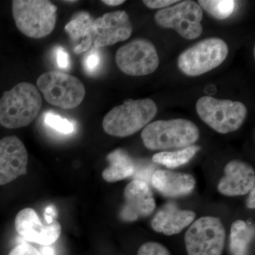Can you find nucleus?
Wrapping results in <instances>:
<instances>
[{
  "label": "nucleus",
  "mask_w": 255,
  "mask_h": 255,
  "mask_svg": "<svg viewBox=\"0 0 255 255\" xmlns=\"http://www.w3.org/2000/svg\"><path fill=\"white\" fill-rule=\"evenodd\" d=\"M42 107L41 94L33 84L20 82L0 98V126L9 129L27 127Z\"/></svg>",
  "instance_id": "nucleus-1"
},
{
  "label": "nucleus",
  "mask_w": 255,
  "mask_h": 255,
  "mask_svg": "<svg viewBox=\"0 0 255 255\" xmlns=\"http://www.w3.org/2000/svg\"><path fill=\"white\" fill-rule=\"evenodd\" d=\"M157 112V105L150 99L126 100L106 114L102 126L112 136H130L148 125Z\"/></svg>",
  "instance_id": "nucleus-2"
},
{
  "label": "nucleus",
  "mask_w": 255,
  "mask_h": 255,
  "mask_svg": "<svg viewBox=\"0 0 255 255\" xmlns=\"http://www.w3.org/2000/svg\"><path fill=\"white\" fill-rule=\"evenodd\" d=\"M199 135L195 124L183 119L156 121L146 126L141 133L144 145L151 150L189 147Z\"/></svg>",
  "instance_id": "nucleus-3"
},
{
  "label": "nucleus",
  "mask_w": 255,
  "mask_h": 255,
  "mask_svg": "<svg viewBox=\"0 0 255 255\" xmlns=\"http://www.w3.org/2000/svg\"><path fill=\"white\" fill-rule=\"evenodd\" d=\"M12 14L16 27L31 38H43L53 32L58 7L48 0H14Z\"/></svg>",
  "instance_id": "nucleus-4"
},
{
  "label": "nucleus",
  "mask_w": 255,
  "mask_h": 255,
  "mask_svg": "<svg viewBox=\"0 0 255 255\" xmlns=\"http://www.w3.org/2000/svg\"><path fill=\"white\" fill-rule=\"evenodd\" d=\"M196 109L201 120L221 134L238 130L248 115L247 107L242 102L218 100L209 96L201 97Z\"/></svg>",
  "instance_id": "nucleus-5"
},
{
  "label": "nucleus",
  "mask_w": 255,
  "mask_h": 255,
  "mask_svg": "<svg viewBox=\"0 0 255 255\" xmlns=\"http://www.w3.org/2000/svg\"><path fill=\"white\" fill-rule=\"evenodd\" d=\"M37 89L51 105L64 110H73L81 105L86 90L76 77L63 72L42 74L36 82Z\"/></svg>",
  "instance_id": "nucleus-6"
},
{
  "label": "nucleus",
  "mask_w": 255,
  "mask_h": 255,
  "mask_svg": "<svg viewBox=\"0 0 255 255\" xmlns=\"http://www.w3.org/2000/svg\"><path fill=\"white\" fill-rule=\"evenodd\" d=\"M228 51V45L221 38H206L181 53L178 68L187 76H199L221 65Z\"/></svg>",
  "instance_id": "nucleus-7"
},
{
  "label": "nucleus",
  "mask_w": 255,
  "mask_h": 255,
  "mask_svg": "<svg viewBox=\"0 0 255 255\" xmlns=\"http://www.w3.org/2000/svg\"><path fill=\"white\" fill-rule=\"evenodd\" d=\"M226 236V229L219 218H200L191 225L184 236L187 254L221 255Z\"/></svg>",
  "instance_id": "nucleus-8"
},
{
  "label": "nucleus",
  "mask_w": 255,
  "mask_h": 255,
  "mask_svg": "<svg viewBox=\"0 0 255 255\" xmlns=\"http://www.w3.org/2000/svg\"><path fill=\"white\" fill-rule=\"evenodd\" d=\"M203 11L198 3L187 0L171 7L159 10L155 15L161 27L172 28L183 38L195 39L203 32Z\"/></svg>",
  "instance_id": "nucleus-9"
},
{
  "label": "nucleus",
  "mask_w": 255,
  "mask_h": 255,
  "mask_svg": "<svg viewBox=\"0 0 255 255\" xmlns=\"http://www.w3.org/2000/svg\"><path fill=\"white\" fill-rule=\"evenodd\" d=\"M116 63L121 71L126 75L139 77L154 73L158 68L159 60L152 43L139 38L117 50Z\"/></svg>",
  "instance_id": "nucleus-10"
},
{
  "label": "nucleus",
  "mask_w": 255,
  "mask_h": 255,
  "mask_svg": "<svg viewBox=\"0 0 255 255\" xmlns=\"http://www.w3.org/2000/svg\"><path fill=\"white\" fill-rule=\"evenodd\" d=\"M54 208L48 207L45 212L46 223H43L36 211L31 208L20 211L15 218L16 231L27 241L48 246L59 239L61 225L53 219Z\"/></svg>",
  "instance_id": "nucleus-11"
},
{
  "label": "nucleus",
  "mask_w": 255,
  "mask_h": 255,
  "mask_svg": "<svg viewBox=\"0 0 255 255\" xmlns=\"http://www.w3.org/2000/svg\"><path fill=\"white\" fill-rule=\"evenodd\" d=\"M132 31V23L127 11L119 10L107 13L94 21V47L102 48L127 41L131 36Z\"/></svg>",
  "instance_id": "nucleus-12"
},
{
  "label": "nucleus",
  "mask_w": 255,
  "mask_h": 255,
  "mask_svg": "<svg viewBox=\"0 0 255 255\" xmlns=\"http://www.w3.org/2000/svg\"><path fill=\"white\" fill-rule=\"evenodd\" d=\"M28 155L24 144L16 136L0 140V185L27 173Z\"/></svg>",
  "instance_id": "nucleus-13"
},
{
  "label": "nucleus",
  "mask_w": 255,
  "mask_h": 255,
  "mask_svg": "<svg viewBox=\"0 0 255 255\" xmlns=\"http://www.w3.org/2000/svg\"><path fill=\"white\" fill-rule=\"evenodd\" d=\"M124 204L120 211V218L125 222H133L147 217L155 209V200L147 183L132 181L124 191Z\"/></svg>",
  "instance_id": "nucleus-14"
},
{
  "label": "nucleus",
  "mask_w": 255,
  "mask_h": 255,
  "mask_svg": "<svg viewBox=\"0 0 255 255\" xmlns=\"http://www.w3.org/2000/svg\"><path fill=\"white\" fill-rule=\"evenodd\" d=\"M255 169L247 162L232 160L226 164L218 190L228 196L246 195L255 188Z\"/></svg>",
  "instance_id": "nucleus-15"
},
{
  "label": "nucleus",
  "mask_w": 255,
  "mask_h": 255,
  "mask_svg": "<svg viewBox=\"0 0 255 255\" xmlns=\"http://www.w3.org/2000/svg\"><path fill=\"white\" fill-rule=\"evenodd\" d=\"M195 218L194 211L179 209L175 203L169 202L157 211L151 221V226L155 232L173 236L182 232Z\"/></svg>",
  "instance_id": "nucleus-16"
},
{
  "label": "nucleus",
  "mask_w": 255,
  "mask_h": 255,
  "mask_svg": "<svg viewBox=\"0 0 255 255\" xmlns=\"http://www.w3.org/2000/svg\"><path fill=\"white\" fill-rule=\"evenodd\" d=\"M151 183L162 195L177 198L191 194L195 188L196 179L191 174L159 169L152 174Z\"/></svg>",
  "instance_id": "nucleus-17"
},
{
  "label": "nucleus",
  "mask_w": 255,
  "mask_h": 255,
  "mask_svg": "<svg viewBox=\"0 0 255 255\" xmlns=\"http://www.w3.org/2000/svg\"><path fill=\"white\" fill-rule=\"evenodd\" d=\"M94 19L87 11L79 12L65 26L70 41L73 44V50L76 54H82L93 45L92 25Z\"/></svg>",
  "instance_id": "nucleus-18"
},
{
  "label": "nucleus",
  "mask_w": 255,
  "mask_h": 255,
  "mask_svg": "<svg viewBox=\"0 0 255 255\" xmlns=\"http://www.w3.org/2000/svg\"><path fill=\"white\" fill-rule=\"evenodd\" d=\"M107 158L110 166L102 172V177L106 182H118L135 174V163L127 151L117 149L109 154Z\"/></svg>",
  "instance_id": "nucleus-19"
},
{
  "label": "nucleus",
  "mask_w": 255,
  "mask_h": 255,
  "mask_svg": "<svg viewBox=\"0 0 255 255\" xmlns=\"http://www.w3.org/2000/svg\"><path fill=\"white\" fill-rule=\"evenodd\" d=\"M254 228L243 220L233 223L231 231L230 248L233 255H248V249L254 238Z\"/></svg>",
  "instance_id": "nucleus-20"
},
{
  "label": "nucleus",
  "mask_w": 255,
  "mask_h": 255,
  "mask_svg": "<svg viewBox=\"0 0 255 255\" xmlns=\"http://www.w3.org/2000/svg\"><path fill=\"white\" fill-rule=\"evenodd\" d=\"M199 150L198 146H189L173 152H160L153 155L152 161L168 168H176L188 163Z\"/></svg>",
  "instance_id": "nucleus-21"
},
{
  "label": "nucleus",
  "mask_w": 255,
  "mask_h": 255,
  "mask_svg": "<svg viewBox=\"0 0 255 255\" xmlns=\"http://www.w3.org/2000/svg\"><path fill=\"white\" fill-rule=\"evenodd\" d=\"M198 2L201 9L219 20L229 17L236 6V1L233 0H199Z\"/></svg>",
  "instance_id": "nucleus-22"
},
{
  "label": "nucleus",
  "mask_w": 255,
  "mask_h": 255,
  "mask_svg": "<svg viewBox=\"0 0 255 255\" xmlns=\"http://www.w3.org/2000/svg\"><path fill=\"white\" fill-rule=\"evenodd\" d=\"M45 122L47 125L62 133H72L75 130L73 124L69 122L67 119H63L60 116L55 115L53 113L46 114V117H45Z\"/></svg>",
  "instance_id": "nucleus-23"
},
{
  "label": "nucleus",
  "mask_w": 255,
  "mask_h": 255,
  "mask_svg": "<svg viewBox=\"0 0 255 255\" xmlns=\"http://www.w3.org/2000/svg\"><path fill=\"white\" fill-rule=\"evenodd\" d=\"M137 255H171L168 250L160 243L147 242L140 246Z\"/></svg>",
  "instance_id": "nucleus-24"
},
{
  "label": "nucleus",
  "mask_w": 255,
  "mask_h": 255,
  "mask_svg": "<svg viewBox=\"0 0 255 255\" xmlns=\"http://www.w3.org/2000/svg\"><path fill=\"white\" fill-rule=\"evenodd\" d=\"M8 255H42L36 248L27 244L21 243L13 248Z\"/></svg>",
  "instance_id": "nucleus-25"
},
{
  "label": "nucleus",
  "mask_w": 255,
  "mask_h": 255,
  "mask_svg": "<svg viewBox=\"0 0 255 255\" xmlns=\"http://www.w3.org/2000/svg\"><path fill=\"white\" fill-rule=\"evenodd\" d=\"M101 62L100 55L97 52L92 51L87 55L85 60V67L87 72L93 73L100 66Z\"/></svg>",
  "instance_id": "nucleus-26"
},
{
  "label": "nucleus",
  "mask_w": 255,
  "mask_h": 255,
  "mask_svg": "<svg viewBox=\"0 0 255 255\" xmlns=\"http://www.w3.org/2000/svg\"><path fill=\"white\" fill-rule=\"evenodd\" d=\"M177 0H145L143 1L144 4L150 9H162V8H167V6L177 3Z\"/></svg>",
  "instance_id": "nucleus-27"
},
{
  "label": "nucleus",
  "mask_w": 255,
  "mask_h": 255,
  "mask_svg": "<svg viewBox=\"0 0 255 255\" xmlns=\"http://www.w3.org/2000/svg\"><path fill=\"white\" fill-rule=\"evenodd\" d=\"M57 60H58V65L60 68L63 69L69 68V65H70L69 55L68 53L62 48H60L57 51Z\"/></svg>",
  "instance_id": "nucleus-28"
},
{
  "label": "nucleus",
  "mask_w": 255,
  "mask_h": 255,
  "mask_svg": "<svg viewBox=\"0 0 255 255\" xmlns=\"http://www.w3.org/2000/svg\"><path fill=\"white\" fill-rule=\"evenodd\" d=\"M249 197H248V201H247V206L249 209H254L255 208V188H253L251 191H250Z\"/></svg>",
  "instance_id": "nucleus-29"
},
{
  "label": "nucleus",
  "mask_w": 255,
  "mask_h": 255,
  "mask_svg": "<svg viewBox=\"0 0 255 255\" xmlns=\"http://www.w3.org/2000/svg\"><path fill=\"white\" fill-rule=\"evenodd\" d=\"M126 1H122V0H104L102 2L105 3V4L109 5V6H119L124 4Z\"/></svg>",
  "instance_id": "nucleus-30"
}]
</instances>
